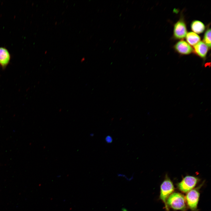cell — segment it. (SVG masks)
<instances>
[{
  "label": "cell",
  "instance_id": "4fadbf2b",
  "mask_svg": "<svg viewBox=\"0 0 211 211\" xmlns=\"http://www.w3.org/2000/svg\"><path fill=\"white\" fill-rule=\"evenodd\" d=\"M85 58H82V59L81 60V62H82L83 61H84L85 60Z\"/></svg>",
  "mask_w": 211,
  "mask_h": 211
},
{
  "label": "cell",
  "instance_id": "52a82bcc",
  "mask_svg": "<svg viewBox=\"0 0 211 211\" xmlns=\"http://www.w3.org/2000/svg\"><path fill=\"white\" fill-rule=\"evenodd\" d=\"M195 52L199 57L204 58L207 54L208 47L203 42L200 41L194 46Z\"/></svg>",
  "mask_w": 211,
  "mask_h": 211
},
{
  "label": "cell",
  "instance_id": "9c48e42d",
  "mask_svg": "<svg viewBox=\"0 0 211 211\" xmlns=\"http://www.w3.org/2000/svg\"><path fill=\"white\" fill-rule=\"evenodd\" d=\"M186 41L189 44L194 46L200 41V37L197 34L193 32L188 33L186 36Z\"/></svg>",
  "mask_w": 211,
  "mask_h": 211
},
{
  "label": "cell",
  "instance_id": "8fae6325",
  "mask_svg": "<svg viewBox=\"0 0 211 211\" xmlns=\"http://www.w3.org/2000/svg\"><path fill=\"white\" fill-rule=\"evenodd\" d=\"M203 42L210 48L211 47V29H208L205 32L203 38Z\"/></svg>",
  "mask_w": 211,
  "mask_h": 211
},
{
  "label": "cell",
  "instance_id": "277c9868",
  "mask_svg": "<svg viewBox=\"0 0 211 211\" xmlns=\"http://www.w3.org/2000/svg\"><path fill=\"white\" fill-rule=\"evenodd\" d=\"M199 187L191 190L187 193L186 200L190 208L193 211H196L199 201L200 193Z\"/></svg>",
  "mask_w": 211,
  "mask_h": 211
},
{
  "label": "cell",
  "instance_id": "6da1fadb",
  "mask_svg": "<svg viewBox=\"0 0 211 211\" xmlns=\"http://www.w3.org/2000/svg\"><path fill=\"white\" fill-rule=\"evenodd\" d=\"M166 203L167 205L174 210H183L186 208L185 198L179 193L171 194L167 199Z\"/></svg>",
  "mask_w": 211,
  "mask_h": 211
},
{
  "label": "cell",
  "instance_id": "3957f363",
  "mask_svg": "<svg viewBox=\"0 0 211 211\" xmlns=\"http://www.w3.org/2000/svg\"><path fill=\"white\" fill-rule=\"evenodd\" d=\"M199 180V179L197 177L187 176L178 184V188L183 193L188 192L195 187Z\"/></svg>",
  "mask_w": 211,
  "mask_h": 211
},
{
  "label": "cell",
  "instance_id": "7a4b0ae2",
  "mask_svg": "<svg viewBox=\"0 0 211 211\" xmlns=\"http://www.w3.org/2000/svg\"><path fill=\"white\" fill-rule=\"evenodd\" d=\"M174 189L173 183L167 175H166L164 180L161 185L160 198L164 203L167 211H169V208L166 201L168 197L174 191Z\"/></svg>",
  "mask_w": 211,
  "mask_h": 211
},
{
  "label": "cell",
  "instance_id": "ba28073f",
  "mask_svg": "<svg viewBox=\"0 0 211 211\" xmlns=\"http://www.w3.org/2000/svg\"><path fill=\"white\" fill-rule=\"evenodd\" d=\"M10 56L8 50L5 48L0 47V64L5 68L8 64Z\"/></svg>",
  "mask_w": 211,
  "mask_h": 211
},
{
  "label": "cell",
  "instance_id": "30bf717a",
  "mask_svg": "<svg viewBox=\"0 0 211 211\" xmlns=\"http://www.w3.org/2000/svg\"><path fill=\"white\" fill-rule=\"evenodd\" d=\"M191 28L194 33L198 34L203 32L205 29L204 24L201 22L197 20L194 21L192 22Z\"/></svg>",
  "mask_w": 211,
  "mask_h": 211
},
{
  "label": "cell",
  "instance_id": "8992f818",
  "mask_svg": "<svg viewBox=\"0 0 211 211\" xmlns=\"http://www.w3.org/2000/svg\"><path fill=\"white\" fill-rule=\"evenodd\" d=\"M174 48L176 51L182 55H188L191 53L193 49L191 46L184 40H181L175 45Z\"/></svg>",
  "mask_w": 211,
  "mask_h": 211
},
{
  "label": "cell",
  "instance_id": "5b68a950",
  "mask_svg": "<svg viewBox=\"0 0 211 211\" xmlns=\"http://www.w3.org/2000/svg\"><path fill=\"white\" fill-rule=\"evenodd\" d=\"M187 34L186 25L185 22L182 20L179 21L174 25V37L177 39H182L186 36Z\"/></svg>",
  "mask_w": 211,
  "mask_h": 211
},
{
  "label": "cell",
  "instance_id": "5bb4252c",
  "mask_svg": "<svg viewBox=\"0 0 211 211\" xmlns=\"http://www.w3.org/2000/svg\"><path fill=\"white\" fill-rule=\"evenodd\" d=\"M123 211H127V210L125 209H123Z\"/></svg>",
  "mask_w": 211,
  "mask_h": 211
},
{
  "label": "cell",
  "instance_id": "7c38bea8",
  "mask_svg": "<svg viewBox=\"0 0 211 211\" xmlns=\"http://www.w3.org/2000/svg\"><path fill=\"white\" fill-rule=\"evenodd\" d=\"M105 141L108 143H111L113 142V138L110 135L107 136L105 138Z\"/></svg>",
  "mask_w": 211,
  "mask_h": 211
}]
</instances>
